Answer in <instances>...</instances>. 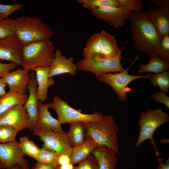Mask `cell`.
Returning <instances> with one entry per match:
<instances>
[{
  "mask_svg": "<svg viewBox=\"0 0 169 169\" xmlns=\"http://www.w3.org/2000/svg\"><path fill=\"white\" fill-rule=\"evenodd\" d=\"M121 59L100 57L84 58L78 62V69L94 73L98 77L105 73H117L125 70Z\"/></svg>",
  "mask_w": 169,
  "mask_h": 169,
  "instance_id": "cell-11",
  "label": "cell"
},
{
  "mask_svg": "<svg viewBox=\"0 0 169 169\" xmlns=\"http://www.w3.org/2000/svg\"><path fill=\"white\" fill-rule=\"evenodd\" d=\"M74 60L73 57L67 58L60 50L56 49L54 59L49 66V77H53L65 74L75 75L78 69L77 64L74 62Z\"/></svg>",
  "mask_w": 169,
  "mask_h": 169,
  "instance_id": "cell-15",
  "label": "cell"
},
{
  "mask_svg": "<svg viewBox=\"0 0 169 169\" xmlns=\"http://www.w3.org/2000/svg\"><path fill=\"white\" fill-rule=\"evenodd\" d=\"M30 70L23 69L10 71L2 78L8 86L9 92L26 94L30 78Z\"/></svg>",
  "mask_w": 169,
  "mask_h": 169,
  "instance_id": "cell-16",
  "label": "cell"
},
{
  "mask_svg": "<svg viewBox=\"0 0 169 169\" xmlns=\"http://www.w3.org/2000/svg\"><path fill=\"white\" fill-rule=\"evenodd\" d=\"M59 155L52 150L42 147L40 148L39 153L36 160L37 162L57 166Z\"/></svg>",
  "mask_w": 169,
  "mask_h": 169,
  "instance_id": "cell-29",
  "label": "cell"
},
{
  "mask_svg": "<svg viewBox=\"0 0 169 169\" xmlns=\"http://www.w3.org/2000/svg\"><path fill=\"white\" fill-rule=\"evenodd\" d=\"M74 165L70 163L64 165L58 166L56 167V169H74Z\"/></svg>",
  "mask_w": 169,
  "mask_h": 169,
  "instance_id": "cell-42",
  "label": "cell"
},
{
  "mask_svg": "<svg viewBox=\"0 0 169 169\" xmlns=\"http://www.w3.org/2000/svg\"><path fill=\"white\" fill-rule=\"evenodd\" d=\"M147 14L160 36L169 34V7H150Z\"/></svg>",
  "mask_w": 169,
  "mask_h": 169,
  "instance_id": "cell-18",
  "label": "cell"
},
{
  "mask_svg": "<svg viewBox=\"0 0 169 169\" xmlns=\"http://www.w3.org/2000/svg\"><path fill=\"white\" fill-rule=\"evenodd\" d=\"M33 135L38 136L43 142L42 147L52 150L59 155L65 154L71 156L72 147L66 133L55 132L36 127L33 131Z\"/></svg>",
  "mask_w": 169,
  "mask_h": 169,
  "instance_id": "cell-10",
  "label": "cell"
},
{
  "mask_svg": "<svg viewBox=\"0 0 169 169\" xmlns=\"http://www.w3.org/2000/svg\"><path fill=\"white\" fill-rule=\"evenodd\" d=\"M49 108L50 102L44 103L38 101V117L36 127L55 132L64 131L62 124L52 115Z\"/></svg>",
  "mask_w": 169,
  "mask_h": 169,
  "instance_id": "cell-20",
  "label": "cell"
},
{
  "mask_svg": "<svg viewBox=\"0 0 169 169\" xmlns=\"http://www.w3.org/2000/svg\"><path fill=\"white\" fill-rule=\"evenodd\" d=\"M114 118L113 115L110 114L103 115L98 121L84 122L86 135L92 137L98 147H106L120 155L117 135L119 128Z\"/></svg>",
  "mask_w": 169,
  "mask_h": 169,
  "instance_id": "cell-2",
  "label": "cell"
},
{
  "mask_svg": "<svg viewBox=\"0 0 169 169\" xmlns=\"http://www.w3.org/2000/svg\"><path fill=\"white\" fill-rule=\"evenodd\" d=\"M69 124L70 128L66 133L70 145L74 147L81 144L86 135L84 122L77 121Z\"/></svg>",
  "mask_w": 169,
  "mask_h": 169,
  "instance_id": "cell-24",
  "label": "cell"
},
{
  "mask_svg": "<svg viewBox=\"0 0 169 169\" xmlns=\"http://www.w3.org/2000/svg\"><path fill=\"white\" fill-rule=\"evenodd\" d=\"M129 19L134 48L151 58L159 56L161 38L146 11L133 12Z\"/></svg>",
  "mask_w": 169,
  "mask_h": 169,
  "instance_id": "cell-1",
  "label": "cell"
},
{
  "mask_svg": "<svg viewBox=\"0 0 169 169\" xmlns=\"http://www.w3.org/2000/svg\"><path fill=\"white\" fill-rule=\"evenodd\" d=\"M149 79L152 85L159 87L163 92L166 93L169 88L168 70L155 74H151Z\"/></svg>",
  "mask_w": 169,
  "mask_h": 169,
  "instance_id": "cell-27",
  "label": "cell"
},
{
  "mask_svg": "<svg viewBox=\"0 0 169 169\" xmlns=\"http://www.w3.org/2000/svg\"><path fill=\"white\" fill-rule=\"evenodd\" d=\"M116 154L114 151L104 146L97 147L91 153L99 169H115L118 162Z\"/></svg>",
  "mask_w": 169,
  "mask_h": 169,
  "instance_id": "cell-21",
  "label": "cell"
},
{
  "mask_svg": "<svg viewBox=\"0 0 169 169\" xmlns=\"http://www.w3.org/2000/svg\"><path fill=\"white\" fill-rule=\"evenodd\" d=\"M10 169H25L20 166L17 165Z\"/></svg>",
  "mask_w": 169,
  "mask_h": 169,
  "instance_id": "cell-43",
  "label": "cell"
},
{
  "mask_svg": "<svg viewBox=\"0 0 169 169\" xmlns=\"http://www.w3.org/2000/svg\"><path fill=\"white\" fill-rule=\"evenodd\" d=\"M159 56L165 60L169 62V34L161 38Z\"/></svg>",
  "mask_w": 169,
  "mask_h": 169,
  "instance_id": "cell-34",
  "label": "cell"
},
{
  "mask_svg": "<svg viewBox=\"0 0 169 169\" xmlns=\"http://www.w3.org/2000/svg\"><path fill=\"white\" fill-rule=\"evenodd\" d=\"M128 69H125L117 73H108L103 74L98 77V80L110 85L115 93L118 99L125 102L127 100L126 94L132 89L128 86L129 84L133 81L140 79H149L150 74L143 75H133L128 73Z\"/></svg>",
  "mask_w": 169,
  "mask_h": 169,
  "instance_id": "cell-9",
  "label": "cell"
},
{
  "mask_svg": "<svg viewBox=\"0 0 169 169\" xmlns=\"http://www.w3.org/2000/svg\"><path fill=\"white\" fill-rule=\"evenodd\" d=\"M159 165L156 169H169V158L165 162L163 161L162 159L161 158H158Z\"/></svg>",
  "mask_w": 169,
  "mask_h": 169,
  "instance_id": "cell-40",
  "label": "cell"
},
{
  "mask_svg": "<svg viewBox=\"0 0 169 169\" xmlns=\"http://www.w3.org/2000/svg\"><path fill=\"white\" fill-rule=\"evenodd\" d=\"M70 163H71L70 156L65 154L59 155L57 159L58 166L64 165Z\"/></svg>",
  "mask_w": 169,
  "mask_h": 169,
  "instance_id": "cell-37",
  "label": "cell"
},
{
  "mask_svg": "<svg viewBox=\"0 0 169 169\" xmlns=\"http://www.w3.org/2000/svg\"><path fill=\"white\" fill-rule=\"evenodd\" d=\"M169 69V62L156 56L151 57L147 64L141 65L138 71L140 74L150 72L157 74L167 71Z\"/></svg>",
  "mask_w": 169,
  "mask_h": 169,
  "instance_id": "cell-25",
  "label": "cell"
},
{
  "mask_svg": "<svg viewBox=\"0 0 169 169\" xmlns=\"http://www.w3.org/2000/svg\"><path fill=\"white\" fill-rule=\"evenodd\" d=\"M4 18H3V17L0 14V20H2Z\"/></svg>",
  "mask_w": 169,
  "mask_h": 169,
  "instance_id": "cell-44",
  "label": "cell"
},
{
  "mask_svg": "<svg viewBox=\"0 0 169 169\" xmlns=\"http://www.w3.org/2000/svg\"><path fill=\"white\" fill-rule=\"evenodd\" d=\"M74 169H99V168L94 157L91 154Z\"/></svg>",
  "mask_w": 169,
  "mask_h": 169,
  "instance_id": "cell-33",
  "label": "cell"
},
{
  "mask_svg": "<svg viewBox=\"0 0 169 169\" xmlns=\"http://www.w3.org/2000/svg\"><path fill=\"white\" fill-rule=\"evenodd\" d=\"M148 1L155 7H169V0H148Z\"/></svg>",
  "mask_w": 169,
  "mask_h": 169,
  "instance_id": "cell-38",
  "label": "cell"
},
{
  "mask_svg": "<svg viewBox=\"0 0 169 169\" xmlns=\"http://www.w3.org/2000/svg\"><path fill=\"white\" fill-rule=\"evenodd\" d=\"M98 146L90 136L86 135L83 143L81 144L72 147L70 156L71 163L74 165L79 164L86 159Z\"/></svg>",
  "mask_w": 169,
  "mask_h": 169,
  "instance_id": "cell-22",
  "label": "cell"
},
{
  "mask_svg": "<svg viewBox=\"0 0 169 169\" xmlns=\"http://www.w3.org/2000/svg\"><path fill=\"white\" fill-rule=\"evenodd\" d=\"M50 103V108L55 111L57 119L61 124L77 121L95 122L100 120L103 116L97 111L90 114L82 113L70 106L67 101L57 96H55Z\"/></svg>",
  "mask_w": 169,
  "mask_h": 169,
  "instance_id": "cell-8",
  "label": "cell"
},
{
  "mask_svg": "<svg viewBox=\"0 0 169 169\" xmlns=\"http://www.w3.org/2000/svg\"><path fill=\"white\" fill-rule=\"evenodd\" d=\"M24 7V4L22 3L8 5L0 4V14L4 18H5L13 12L22 9Z\"/></svg>",
  "mask_w": 169,
  "mask_h": 169,
  "instance_id": "cell-32",
  "label": "cell"
},
{
  "mask_svg": "<svg viewBox=\"0 0 169 169\" xmlns=\"http://www.w3.org/2000/svg\"><path fill=\"white\" fill-rule=\"evenodd\" d=\"M121 53L115 38L104 30L90 37L83 51L85 58L100 57L121 59Z\"/></svg>",
  "mask_w": 169,
  "mask_h": 169,
  "instance_id": "cell-5",
  "label": "cell"
},
{
  "mask_svg": "<svg viewBox=\"0 0 169 169\" xmlns=\"http://www.w3.org/2000/svg\"><path fill=\"white\" fill-rule=\"evenodd\" d=\"M2 125L9 126L18 132L32 128L29 117L22 105L12 107L0 115V125Z\"/></svg>",
  "mask_w": 169,
  "mask_h": 169,
  "instance_id": "cell-13",
  "label": "cell"
},
{
  "mask_svg": "<svg viewBox=\"0 0 169 169\" xmlns=\"http://www.w3.org/2000/svg\"><path fill=\"white\" fill-rule=\"evenodd\" d=\"M151 98L154 101L164 104L169 108V97L166 93L162 91L155 92L150 96Z\"/></svg>",
  "mask_w": 169,
  "mask_h": 169,
  "instance_id": "cell-35",
  "label": "cell"
},
{
  "mask_svg": "<svg viewBox=\"0 0 169 169\" xmlns=\"http://www.w3.org/2000/svg\"><path fill=\"white\" fill-rule=\"evenodd\" d=\"M120 6H110L90 10L96 18L107 22L110 26L117 29L122 27L125 21L129 18L136 7L131 0H119Z\"/></svg>",
  "mask_w": 169,
  "mask_h": 169,
  "instance_id": "cell-7",
  "label": "cell"
},
{
  "mask_svg": "<svg viewBox=\"0 0 169 169\" xmlns=\"http://www.w3.org/2000/svg\"><path fill=\"white\" fill-rule=\"evenodd\" d=\"M7 85L2 78H0V97L5 95L7 93L5 87Z\"/></svg>",
  "mask_w": 169,
  "mask_h": 169,
  "instance_id": "cell-41",
  "label": "cell"
},
{
  "mask_svg": "<svg viewBox=\"0 0 169 169\" xmlns=\"http://www.w3.org/2000/svg\"><path fill=\"white\" fill-rule=\"evenodd\" d=\"M15 34L14 19L7 18L0 20V39Z\"/></svg>",
  "mask_w": 169,
  "mask_h": 169,
  "instance_id": "cell-30",
  "label": "cell"
},
{
  "mask_svg": "<svg viewBox=\"0 0 169 169\" xmlns=\"http://www.w3.org/2000/svg\"><path fill=\"white\" fill-rule=\"evenodd\" d=\"M28 97L26 94L8 92L0 97V115L12 107L24 105Z\"/></svg>",
  "mask_w": 169,
  "mask_h": 169,
  "instance_id": "cell-23",
  "label": "cell"
},
{
  "mask_svg": "<svg viewBox=\"0 0 169 169\" xmlns=\"http://www.w3.org/2000/svg\"><path fill=\"white\" fill-rule=\"evenodd\" d=\"M55 50L54 45L50 40L24 45L21 66L23 69L32 71L39 67L49 66L54 59Z\"/></svg>",
  "mask_w": 169,
  "mask_h": 169,
  "instance_id": "cell-4",
  "label": "cell"
},
{
  "mask_svg": "<svg viewBox=\"0 0 169 169\" xmlns=\"http://www.w3.org/2000/svg\"><path fill=\"white\" fill-rule=\"evenodd\" d=\"M21 149L24 154L36 160L40 151L39 148L33 141H30L26 136L20 138Z\"/></svg>",
  "mask_w": 169,
  "mask_h": 169,
  "instance_id": "cell-28",
  "label": "cell"
},
{
  "mask_svg": "<svg viewBox=\"0 0 169 169\" xmlns=\"http://www.w3.org/2000/svg\"><path fill=\"white\" fill-rule=\"evenodd\" d=\"M23 46L15 34L0 39V60L21 66Z\"/></svg>",
  "mask_w": 169,
  "mask_h": 169,
  "instance_id": "cell-14",
  "label": "cell"
},
{
  "mask_svg": "<svg viewBox=\"0 0 169 169\" xmlns=\"http://www.w3.org/2000/svg\"><path fill=\"white\" fill-rule=\"evenodd\" d=\"M18 66L14 63H3L0 62V78L8 72L13 70Z\"/></svg>",
  "mask_w": 169,
  "mask_h": 169,
  "instance_id": "cell-36",
  "label": "cell"
},
{
  "mask_svg": "<svg viewBox=\"0 0 169 169\" xmlns=\"http://www.w3.org/2000/svg\"><path fill=\"white\" fill-rule=\"evenodd\" d=\"M14 19L15 34L23 45L50 40L54 34L50 27L38 18L23 15Z\"/></svg>",
  "mask_w": 169,
  "mask_h": 169,
  "instance_id": "cell-3",
  "label": "cell"
},
{
  "mask_svg": "<svg viewBox=\"0 0 169 169\" xmlns=\"http://www.w3.org/2000/svg\"><path fill=\"white\" fill-rule=\"evenodd\" d=\"M169 121L168 115L161 108L154 110L148 109L146 112L142 113L139 121V136L135 146L138 147L143 142L149 140L154 149L156 150V145L153 139L154 133L158 127Z\"/></svg>",
  "mask_w": 169,
  "mask_h": 169,
  "instance_id": "cell-6",
  "label": "cell"
},
{
  "mask_svg": "<svg viewBox=\"0 0 169 169\" xmlns=\"http://www.w3.org/2000/svg\"><path fill=\"white\" fill-rule=\"evenodd\" d=\"M76 2L90 10L107 7L120 6L119 0H77Z\"/></svg>",
  "mask_w": 169,
  "mask_h": 169,
  "instance_id": "cell-26",
  "label": "cell"
},
{
  "mask_svg": "<svg viewBox=\"0 0 169 169\" xmlns=\"http://www.w3.org/2000/svg\"><path fill=\"white\" fill-rule=\"evenodd\" d=\"M18 133L9 126L0 125V143H6L16 140Z\"/></svg>",
  "mask_w": 169,
  "mask_h": 169,
  "instance_id": "cell-31",
  "label": "cell"
},
{
  "mask_svg": "<svg viewBox=\"0 0 169 169\" xmlns=\"http://www.w3.org/2000/svg\"><path fill=\"white\" fill-rule=\"evenodd\" d=\"M56 166L37 162L32 167L31 169H56Z\"/></svg>",
  "mask_w": 169,
  "mask_h": 169,
  "instance_id": "cell-39",
  "label": "cell"
},
{
  "mask_svg": "<svg viewBox=\"0 0 169 169\" xmlns=\"http://www.w3.org/2000/svg\"><path fill=\"white\" fill-rule=\"evenodd\" d=\"M49 66H43L35 68L32 71L35 72L38 84L36 95L39 101L44 103L47 99L48 89L55 84L53 77L49 76Z\"/></svg>",
  "mask_w": 169,
  "mask_h": 169,
  "instance_id": "cell-19",
  "label": "cell"
},
{
  "mask_svg": "<svg viewBox=\"0 0 169 169\" xmlns=\"http://www.w3.org/2000/svg\"><path fill=\"white\" fill-rule=\"evenodd\" d=\"M37 87L35 74L33 72L30 73V78L27 86L29 95L23 105L30 120L32 131L36 126L38 117L39 101L36 95Z\"/></svg>",
  "mask_w": 169,
  "mask_h": 169,
  "instance_id": "cell-17",
  "label": "cell"
},
{
  "mask_svg": "<svg viewBox=\"0 0 169 169\" xmlns=\"http://www.w3.org/2000/svg\"><path fill=\"white\" fill-rule=\"evenodd\" d=\"M24 155L16 140L0 143V169H10L18 165L25 169H30Z\"/></svg>",
  "mask_w": 169,
  "mask_h": 169,
  "instance_id": "cell-12",
  "label": "cell"
}]
</instances>
